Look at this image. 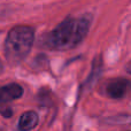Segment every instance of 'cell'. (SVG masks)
I'll return each mask as SVG.
<instances>
[{
    "label": "cell",
    "instance_id": "cell-4",
    "mask_svg": "<svg viewBox=\"0 0 131 131\" xmlns=\"http://www.w3.org/2000/svg\"><path fill=\"white\" fill-rule=\"evenodd\" d=\"M23 94V88L16 83H12L0 88V104L12 101L21 98Z\"/></svg>",
    "mask_w": 131,
    "mask_h": 131
},
{
    "label": "cell",
    "instance_id": "cell-2",
    "mask_svg": "<svg viewBox=\"0 0 131 131\" xmlns=\"http://www.w3.org/2000/svg\"><path fill=\"white\" fill-rule=\"evenodd\" d=\"M35 31L31 27L18 25L8 32L5 40V57L8 63L15 66L22 62L31 51Z\"/></svg>",
    "mask_w": 131,
    "mask_h": 131
},
{
    "label": "cell",
    "instance_id": "cell-6",
    "mask_svg": "<svg viewBox=\"0 0 131 131\" xmlns=\"http://www.w3.org/2000/svg\"><path fill=\"white\" fill-rule=\"evenodd\" d=\"M0 114H1L4 117H10L13 115V111L10 108H4L0 111Z\"/></svg>",
    "mask_w": 131,
    "mask_h": 131
},
{
    "label": "cell",
    "instance_id": "cell-1",
    "mask_svg": "<svg viewBox=\"0 0 131 131\" xmlns=\"http://www.w3.org/2000/svg\"><path fill=\"white\" fill-rule=\"evenodd\" d=\"M92 22L91 14H84L78 17L64 18L53 31L43 36L41 45L54 51H66L76 47L88 36Z\"/></svg>",
    "mask_w": 131,
    "mask_h": 131
},
{
    "label": "cell",
    "instance_id": "cell-7",
    "mask_svg": "<svg viewBox=\"0 0 131 131\" xmlns=\"http://www.w3.org/2000/svg\"><path fill=\"white\" fill-rule=\"evenodd\" d=\"M2 70H4V67H2V63H1V61H0V74L2 72Z\"/></svg>",
    "mask_w": 131,
    "mask_h": 131
},
{
    "label": "cell",
    "instance_id": "cell-3",
    "mask_svg": "<svg viewBox=\"0 0 131 131\" xmlns=\"http://www.w3.org/2000/svg\"><path fill=\"white\" fill-rule=\"evenodd\" d=\"M130 86V82L125 78H115L112 79L106 85V94L113 99H121L125 97Z\"/></svg>",
    "mask_w": 131,
    "mask_h": 131
},
{
    "label": "cell",
    "instance_id": "cell-5",
    "mask_svg": "<svg viewBox=\"0 0 131 131\" xmlns=\"http://www.w3.org/2000/svg\"><path fill=\"white\" fill-rule=\"evenodd\" d=\"M38 115L37 113L32 111L25 112L22 114V116L20 117L18 121V130L20 131H30L34 128H36V125L38 124Z\"/></svg>",
    "mask_w": 131,
    "mask_h": 131
}]
</instances>
